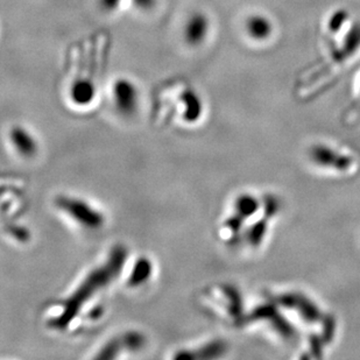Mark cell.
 Returning <instances> with one entry per match:
<instances>
[{"mask_svg": "<svg viewBox=\"0 0 360 360\" xmlns=\"http://www.w3.org/2000/svg\"><path fill=\"white\" fill-rule=\"evenodd\" d=\"M347 19V13L345 11H340V12H337L335 15H333L331 19H330L329 27L333 30V31H338L340 30V26L343 25V22H345Z\"/></svg>", "mask_w": 360, "mask_h": 360, "instance_id": "8fae6325", "label": "cell"}, {"mask_svg": "<svg viewBox=\"0 0 360 360\" xmlns=\"http://www.w3.org/2000/svg\"><path fill=\"white\" fill-rule=\"evenodd\" d=\"M120 4H122V0H101V5L108 12H113L117 10Z\"/></svg>", "mask_w": 360, "mask_h": 360, "instance_id": "4fadbf2b", "label": "cell"}, {"mask_svg": "<svg viewBox=\"0 0 360 360\" xmlns=\"http://www.w3.org/2000/svg\"><path fill=\"white\" fill-rule=\"evenodd\" d=\"M210 32V18L203 11H194L186 19L182 28V38L189 47L198 48L207 42Z\"/></svg>", "mask_w": 360, "mask_h": 360, "instance_id": "277c9868", "label": "cell"}, {"mask_svg": "<svg viewBox=\"0 0 360 360\" xmlns=\"http://www.w3.org/2000/svg\"><path fill=\"white\" fill-rule=\"evenodd\" d=\"M125 262V250L120 248L113 255L112 259L102 269H96L88 276L82 285L81 288L72 295V297L65 303V309H63L61 316L58 320L53 321V324L56 328H65L68 326L72 317H75L79 313L82 304L88 301L98 289L108 285L115 278L120 269H122V264Z\"/></svg>", "mask_w": 360, "mask_h": 360, "instance_id": "6da1fadb", "label": "cell"}, {"mask_svg": "<svg viewBox=\"0 0 360 360\" xmlns=\"http://www.w3.org/2000/svg\"><path fill=\"white\" fill-rule=\"evenodd\" d=\"M10 140L17 153L25 159L34 158L38 153L39 145L35 136L22 126H14L11 129Z\"/></svg>", "mask_w": 360, "mask_h": 360, "instance_id": "5b68a950", "label": "cell"}, {"mask_svg": "<svg viewBox=\"0 0 360 360\" xmlns=\"http://www.w3.org/2000/svg\"><path fill=\"white\" fill-rule=\"evenodd\" d=\"M113 104L120 115L131 117L139 108V89L132 79L120 77L112 85Z\"/></svg>", "mask_w": 360, "mask_h": 360, "instance_id": "3957f363", "label": "cell"}, {"mask_svg": "<svg viewBox=\"0 0 360 360\" xmlns=\"http://www.w3.org/2000/svg\"><path fill=\"white\" fill-rule=\"evenodd\" d=\"M152 272H153V265L150 259L140 258L133 266L131 278L129 280V285L132 287L143 285L150 280Z\"/></svg>", "mask_w": 360, "mask_h": 360, "instance_id": "9c48e42d", "label": "cell"}, {"mask_svg": "<svg viewBox=\"0 0 360 360\" xmlns=\"http://www.w3.org/2000/svg\"><path fill=\"white\" fill-rule=\"evenodd\" d=\"M56 205L76 224L88 231H98L105 224L104 214L82 198L62 196L56 200Z\"/></svg>", "mask_w": 360, "mask_h": 360, "instance_id": "7a4b0ae2", "label": "cell"}, {"mask_svg": "<svg viewBox=\"0 0 360 360\" xmlns=\"http://www.w3.org/2000/svg\"><path fill=\"white\" fill-rule=\"evenodd\" d=\"M245 31L248 38L262 42L272 37L274 26L272 20L264 14H251L245 21Z\"/></svg>", "mask_w": 360, "mask_h": 360, "instance_id": "8992f818", "label": "cell"}, {"mask_svg": "<svg viewBox=\"0 0 360 360\" xmlns=\"http://www.w3.org/2000/svg\"><path fill=\"white\" fill-rule=\"evenodd\" d=\"M132 1L138 10L143 12L153 10L158 3V0H132Z\"/></svg>", "mask_w": 360, "mask_h": 360, "instance_id": "7c38bea8", "label": "cell"}, {"mask_svg": "<svg viewBox=\"0 0 360 360\" xmlns=\"http://www.w3.org/2000/svg\"><path fill=\"white\" fill-rule=\"evenodd\" d=\"M97 88L95 82L89 79H77L69 88V98L76 106H88L95 101Z\"/></svg>", "mask_w": 360, "mask_h": 360, "instance_id": "52a82bcc", "label": "cell"}, {"mask_svg": "<svg viewBox=\"0 0 360 360\" xmlns=\"http://www.w3.org/2000/svg\"><path fill=\"white\" fill-rule=\"evenodd\" d=\"M122 343L125 344L129 350H139L145 344V338L139 333H129L125 335Z\"/></svg>", "mask_w": 360, "mask_h": 360, "instance_id": "30bf717a", "label": "cell"}, {"mask_svg": "<svg viewBox=\"0 0 360 360\" xmlns=\"http://www.w3.org/2000/svg\"><path fill=\"white\" fill-rule=\"evenodd\" d=\"M180 99L184 105V120L191 122H196L203 109V104L198 92L188 89L181 95Z\"/></svg>", "mask_w": 360, "mask_h": 360, "instance_id": "ba28073f", "label": "cell"}]
</instances>
